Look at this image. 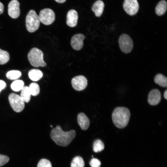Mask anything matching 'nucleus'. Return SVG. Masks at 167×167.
<instances>
[{
	"label": "nucleus",
	"instance_id": "10",
	"mask_svg": "<svg viewBox=\"0 0 167 167\" xmlns=\"http://www.w3.org/2000/svg\"><path fill=\"white\" fill-rule=\"evenodd\" d=\"M19 5V3L17 0H12L9 3L8 14L11 18L16 19L19 16L20 14Z\"/></svg>",
	"mask_w": 167,
	"mask_h": 167
},
{
	"label": "nucleus",
	"instance_id": "1",
	"mask_svg": "<svg viewBox=\"0 0 167 167\" xmlns=\"http://www.w3.org/2000/svg\"><path fill=\"white\" fill-rule=\"evenodd\" d=\"M75 136L76 132L75 130L65 131L58 125L52 130L50 134L51 139L56 144L63 147L69 145Z\"/></svg>",
	"mask_w": 167,
	"mask_h": 167
},
{
	"label": "nucleus",
	"instance_id": "14",
	"mask_svg": "<svg viewBox=\"0 0 167 167\" xmlns=\"http://www.w3.org/2000/svg\"><path fill=\"white\" fill-rule=\"evenodd\" d=\"M77 121L81 129L87 130L90 125V121L87 116L83 113H80L77 115Z\"/></svg>",
	"mask_w": 167,
	"mask_h": 167
},
{
	"label": "nucleus",
	"instance_id": "24",
	"mask_svg": "<svg viewBox=\"0 0 167 167\" xmlns=\"http://www.w3.org/2000/svg\"><path fill=\"white\" fill-rule=\"evenodd\" d=\"M104 148V144L100 139H97L94 142L93 150L96 152H101Z\"/></svg>",
	"mask_w": 167,
	"mask_h": 167
},
{
	"label": "nucleus",
	"instance_id": "31",
	"mask_svg": "<svg viewBox=\"0 0 167 167\" xmlns=\"http://www.w3.org/2000/svg\"><path fill=\"white\" fill-rule=\"evenodd\" d=\"M164 97L166 100L167 99V90H166L164 93Z\"/></svg>",
	"mask_w": 167,
	"mask_h": 167
},
{
	"label": "nucleus",
	"instance_id": "4",
	"mask_svg": "<svg viewBox=\"0 0 167 167\" xmlns=\"http://www.w3.org/2000/svg\"><path fill=\"white\" fill-rule=\"evenodd\" d=\"M40 22L39 16L35 11L30 10L26 18V26L27 30L30 32L36 31L39 28Z\"/></svg>",
	"mask_w": 167,
	"mask_h": 167
},
{
	"label": "nucleus",
	"instance_id": "12",
	"mask_svg": "<svg viewBox=\"0 0 167 167\" xmlns=\"http://www.w3.org/2000/svg\"><path fill=\"white\" fill-rule=\"evenodd\" d=\"M161 99L160 92L158 89H154L149 93L148 96V102L151 105H155L160 102Z\"/></svg>",
	"mask_w": 167,
	"mask_h": 167
},
{
	"label": "nucleus",
	"instance_id": "5",
	"mask_svg": "<svg viewBox=\"0 0 167 167\" xmlns=\"http://www.w3.org/2000/svg\"><path fill=\"white\" fill-rule=\"evenodd\" d=\"M8 99L13 109L16 112H20L24 109V102L20 96L14 93H11L9 96Z\"/></svg>",
	"mask_w": 167,
	"mask_h": 167
},
{
	"label": "nucleus",
	"instance_id": "29",
	"mask_svg": "<svg viewBox=\"0 0 167 167\" xmlns=\"http://www.w3.org/2000/svg\"><path fill=\"white\" fill-rule=\"evenodd\" d=\"M6 86V83L4 81L0 80V92L2 89L5 88Z\"/></svg>",
	"mask_w": 167,
	"mask_h": 167
},
{
	"label": "nucleus",
	"instance_id": "30",
	"mask_svg": "<svg viewBox=\"0 0 167 167\" xmlns=\"http://www.w3.org/2000/svg\"><path fill=\"white\" fill-rule=\"evenodd\" d=\"M4 5L0 2V15L3 13L4 11Z\"/></svg>",
	"mask_w": 167,
	"mask_h": 167
},
{
	"label": "nucleus",
	"instance_id": "11",
	"mask_svg": "<svg viewBox=\"0 0 167 167\" xmlns=\"http://www.w3.org/2000/svg\"><path fill=\"white\" fill-rule=\"evenodd\" d=\"M84 38L85 36L82 34L74 35L71 41V45L73 49L76 50H80L83 46V41Z\"/></svg>",
	"mask_w": 167,
	"mask_h": 167
},
{
	"label": "nucleus",
	"instance_id": "23",
	"mask_svg": "<svg viewBox=\"0 0 167 167\" xmlns=\"http://www.w3.org/2000/svg\"><path fill=\"white\" fill-rule=\"evenodd\" d=\"M21 75V72L18 70H11L8 72L6 77L10 80H15L18 78Z\"/></svg>",
	"mask_w": 167,
	"mask_h": 167
},
{
	"label": "nucleus",
	"instance_id": "8",
	"mask_svg": "<svg viewBox=\"0 0 167 167\" xmlns=\"http://www.w3.org/2000/svg\"><path fill=\"white\" fill-rule=\"evenodd\" d=\"M71 83L72 87L75 90L80 91L86 88L88 84V81L85 76L79 75L73 78Z\"/></svg>",
	"mask_w": 167,
	"mask_h": 167
},
{
	"label": "nucleus",
	"instance_id": "7",
	"mask_svg": "<svg viewBox=\"0 0 167 167\" xmlns=\"http://www.w3.org/2000/svg\"><path fill=\"white\" fill-rule=\"evenodd\" d=\"M39 16L40 22L45 25L52 24L55 19V13L49 8H45L41 10Z\"/></svg>",
	"mask_w": 167,
	"mask_h": 167
},
{
	"label": "nucleus",
	"instance_id": "17",
	"mask_svg": "<svg viewBox=\"0 0 167 167\" xmlns=\"http://www.w3.org/2000/svg\"><path fill=\"white\" fill-rule=\"evenodd\" d=\"M167 3L166 1L162 0L160 1L157 5L155 12L156 14L161 16L165 14L167 10Z\"/></svg>",
	"mask_w": 167,
	"mask_h": 167
},
{
	"label": "nucleus",
	"instance_id": "28",
	"mask_svg": "<svg viewBox=\"0 0 167 167\" xmlns=\"http://www.w3.org/2000/svg\"><path fill=\"white\" fill-rule=\"evenodd\" d=\"M9 160V158L8 156L0 154V167L7 163Z\"/></svg>",
	"mask_w": 167,
	"mask_h": 167
},
{
	"label": "nucleus",
	"instance_id": "20",
	"mask_svg": "<svg viewBox=\"0 0 167 167\" xmlns=\"http://www.w3.org/2000/svg\"><path fill=\"white\" fill-rule=\"evenodd\" d=\"M71 167H84V162L82 158L80 156H75L73 159Z\"/></svg>",
	"mask_w": 167,
	"mask_h": 167
},
{
	"label": "nucleus",
	"instance_id": "32",
	"mask_svg": "<svg viewBox=\"0 0 167 167\" xmlns=\"http://www.w3.org/2000/svg\"><path fill=\"white\" fill-rule=\"evenodd\" d=\"M56 2L59 3H62L65 2L66 0H55Z\"/></svg>",
	"mask_w": 167,
	"mask_h": 167
},
{
	"label": "nucleus",
	"instance_id": "13",
	"mask_svg": "<svg viewBox=\"0 0 167 167\" xmlns=\"http://www.w3.org/2000/svg\"><path fill=\"white\" fill-rule=\"evenodd\" d=\"M78 18L77 12L73 9L69 11L66 15V23L71 27H75L77 24Z\"/></svg>",
	"mask_w": 167,
	"mask_h": 167
},
{
	"label": "nucleus",
	"instance_id": "21",
	"mask_svg": "<svg viewBox=\"0 0 167 167\" xmlns=\"http://www.w3.org/2000/svg\"><path fill=\"white\" fill-rule=\"evenodd\" d=\"M24 82L21 80H17L14 81L11 84L12 90L15 92L21 90L24 87Z\"/></svg>",
	"mask_w": 167,
	"mask_h": 167
},
{
	"label": "nucleus",
	"instance_id": "2",
	"mask_svg": "<svg viewBox=\"0 0 167 167\" xmlns=\"http://www.w3.org/2000/svg\"><path fill=\"white\" fill-rule=\"evenodd\" d=\"M130 117L129 109L125 107H118L113 110L112 119L114 125L118 128H123L127 125Z\"/></svg>",
	"mask_w": 167,
	"mask_h": 167
},
{
	"label": "nucleus",
	"instance_id": "22",
	"mask_svg": "<svg viewBox=\"0 0 167 167\" xmlns=\"http://www.w3.org/2000/svg\"><path fill=\"white\" fill-rule=\"evenodd\" d=\"M10 59L9 53L0 49V65H3L7 62Z\"/></svg>",
	"mask_w": 167,
	"mask_h": 167
},
{
	"label": "nucleus",
	"instance_id": "6",
	"mask_svg": "<svg viewBox=\"0 0 167 167\" xmlns=\"http://www.w3.org/2000/svg\"><path fill=\"white\" fill-rule=\"evenodd\" d=\"M118 43L121 50L125 53L130 52L133 49V41L127 34H123L121 35L118 39Z\"/></svg>",
	"mask_w": 167,
	"mask_h": 167
},
{
	"label": "nucleus",
	"instance_id": "33",
	"mask_svg": "<svg viewBox=\"0 0 167 167\" xmlns=\"http://www.w3.org/2000/svg\"><path fill=\"white\" fill-rule=\"evenodd\" d=\"M50 126H51V127H53V126H52V125H50Z\"/></svg>",
	"mask_w": 167,
	"mask_h": 167
},
{
	"label": "nucleus",
	"instance_id": "18",
	"mask_svg": "<svg viewBox=\"0 0 167 167\" xmlns=\"http://www.w3.org/2000/svg\"><path fill=\"white\" fill-rule=\"evenodd\" d=\"M155 83L162 87H166L167 86V77L161 74H157L155 77Z\"/></svg>",
	"mask_w": 167,
	"mask_h": 167
},
{
	"label": "nucleus",
	"instance_id": "9",
	"mask_svg": "<svg viewBox=\"0 0 167 167\" xmlns=\"http://www.w3.org/2000/svg\"><path fill=\"white\" fill-rule=\"evenodd\" d=\"M123 7L127 14L130 15H133L138 12L139 4L137 0H125Z\"/></svg>",
	"mask_w": 167,
	"mask_h": 167
},
{
	"label": "nucleus",
	"instance_id": "3",
	"mask_svg": "<svg viewBox=\"0 0 167 167\" xmlns=\"http://www.w3.org/2000/svg\"><path fill=\"white\" fill-rule=\"evenodd\" d=\"M43 53L36 48L31 49L28 53V58L31 65L34 67L45 66L46 63L43 60Z\"/></svg>",
	"mask_w": 167,
	"mask_h": 167
},
{
	"label": "nucleus",
	"instance_id": "26",
	"mask_svg": "<svg viewBox=\"0 0 167 167\" xmlns=\"http://www.w3.org/2000/svg\"><path fill=\"white\" fill-rule=\"evenodd\" d=\"M37 167H52V165L48 160L42 159L39 161Z\"/></svg>",
	"mask_w": 167,
	"mask_h": 167
},
{
	"label": "nucleus",
	"instance_id": "25",
	"mask_svg": "<svg viewBox=\"0 0 167 167\" xmlns=\"http://www.w3.org/2000/svg\"><path fill=\"white\" fill-rule=\"evenodd\" d=\"M31 95L33 96L37 95L40 92V89L38 84L35 83H32L28 87Z\"/></svg>",
	"mask_w": 167,
	"mask_h": 167
},
{
	"label": "nucleus",
	"instance_id": "19",
	"mask_svg": "<svg viewBox=\"0 0 167 167\" xmlns=\"http://www.w3.org/2000/svg\"><path fill=\"white\" fill-rule=\"evenodd\" d=\"M31 94L28 87H24L21 90L20 96L24 102L28 103L30 101Z\"/></svg>",
	"mask_w": 167,
	"mask_h": 167
},
{
	"label": "nucleus",
	"instance_id": "27",
	"mask_svg": "<svg viewBox=\"0 0 167 167\" xmlns=\"http://www.w3.org/2000/svg\"><path fill=\"white\" fill-rule=\"evenodd\" d=\"M89 164L91 167H100L101 165V161L96 158H92Z\"/></svg>",
	"mask_w": 167,
	"mask_h": 167
},
{
	"label": "nucleus",
	"instance_id": "15",
	"mask_svg": "<svg viewBox=\"0 0 167 167\" xmlns=\"http://www.w3.org/2000/svg\"><path fill=\"white\" fill-rule=\"evenodd\" d=\"M105 5L103 2L101 0L96 1L93 4L92 8V11L95 13L96 17H99L102 14Z\"/></svg>",
	"mask_w": 167,
	"mask_h": 167
},
{
	"label": "nucleus",
	"instance_id": "16",
	"mask_svg": "<svg viewBox=\"0 0 167 167\" xmlns=\"http://www.w3.org/2000/svg\"><path fill=\"white\" fill-rule=\"evenodd\" d=\"M29 78L32 81H36L41 79L43 76L42 72L38 69H32L28 73Z\"/></svg>",
	"mask_w": 167,
	"mask_h": 167
}]
</instances>
